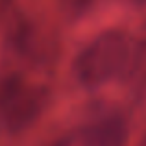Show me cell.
Here are the masks:
<instances>
[{
	"label": "cell",
	"instance_id": "cell-1",
	"mask_svg": "<svg viewBox=\"0 0 146 146\" xmlns=\"http://www.w3.org/2000/svg\"><path fill=\"white\" fill-rule=\"evenodd\" d=\"M139 46L122 30H106L76 56L72 72L80 85L98 89L126 76L135 65Z\"/></svg>",
	"mask_w": 146,
	"mask_h": 146
},
{
	"label": "cell",
	"instance_id": "cell-2",
	"mask_svg": "<svg viewBox=\"0 0 146 146\" xmlns=\"http://www.w3.org/2000/svg\"><path fill=\"white\" fill-rule=\"evenodd\" d=\"M44 91L11 74L0 80V131L17 135L39 118Z\"/></svg>",
	"mask_w": 146,
	"mask_h": 146
},
{
	"label": "cell",
	"instance_id": "cell-3",
	"mask_svg": "<svg viewBox=\"0 0 146 146\" xmlns=\"http://www.w3.org/2000/svg\"><path fill=\"white\" fill-rule=\"evenodd\" d=\"M126 122L120 117H106L72 129L54 146H122Z\"/></svg>",
	"mask_w": 146,
	"mask_h": 146
},
{
	"label": "cell",
	"instance_id": "cell-4",
	"mask_svg": "<svg viewBox=\"0 0 146 146\" xmlns=\"http://www.w3.org/2000/svg\"><path fill=\"white\" fill-rule=\"evenodd\" d=\"M91 0H65V4H67V7L70 11H74V13H78V11L85 9L87 6H89Z\"/></svg>",
	"mask_w": 146,
	"mask_h": 146
},
{
	"label": "cell",
	"instance_id": "cell-5",
	"mask_svg": "<svg viewBox=\"0 0 146 146\" xmlns=\"http://www.w3.org/2000/svg\"><path fill=\"white\" fill-rule=\"evenodd\" d=\"M144 39H146V24H144Z\"/></svg>",
	"mask_w": 146,
	"mask_h": 146
}]
</instances>
